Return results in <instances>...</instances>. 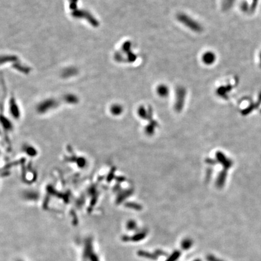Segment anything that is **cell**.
Here are the masks:
<instances>
[{
    "mask_svg": "<svg viewBox=\"0 0 261 261\" xmlns=\"http://www.w3.org/2000/svg\"><path fill=\"white\" fill-rule=\"evenodd\" d=\"M21 261V260H18V261Z\"/></svg>",
    "mask_w": 261,
    "mask_h": 261,
    "instance_id": "obj_7",
    "label": "cell"
},
{
    "mask_svg": "<svg viewBox=\"0 0 261 261\" xmlns=\"http://www.w3.org/2000/svg\"><path fill=\"white\" fill-rule=\"evenodd\" d=\"M157 93L159 96L166 97L169 93V88L165 84H160L157 86Z\"/></svg>",
    "mask_w": 261,
    "mask_h": 261,
    "instance_id": "obj_4",
    "label": "cell"
},
{
    "mask_svg": "<svg viewBox=\"0 0 261 261\" xmlns=\"http://www.w3.org/2000/svg\"><path fill=\"white\" fill-rule=\"evenodd\" d=\"M90 261H100L99 259L97 256V255H96V254L93 253L90 258Z\"/></svg>",
    "mask_w": 261,
    "mask_h": 261,
    "instance_id": "obj_5",
    "label": "cell"
},
{
    "mask_svg": "<svg viewBox=\"0 0 261 261\" xmlns=\"http://www.w3.org/2000/svg\"><path fill=\"white\" fill-rule=\"evenodd\" d=\"M177 19L179 22L183 24V25L185 26L192 31L196 33H199L203 31L202 26L186 13H180L178 14Z\"/></svg>",
    "mask_w": 261,
    "mask_h": 261,
    "instance_id": "obj_1",
    "label": "cell"
},
{
    "mask_svg": "<svg viewBox=\"0 0 261 261\" xmlns=\"http://www.w3.org/2000/svg\"><path fill=\"white\" fill-rule=\"evenodd\" d=\"M202 62L206 65L213 64L217 60V56L215 53L212 51H207L204 53L201 56Z\"/></svg>",
    "mask_w": 261,
    "mask_h": 261,
    "instance_id": "obj_2",
    "label": "cell"
},
{
    "mask_svg": "<svg viewBox=\"0 0 261 261\" xmlns=\"http://www.w3.org/2000/svg\"><path fill=\"white\" fill-rule=\"evenodd\" d=\"M259 63H260V65H261V52L259 53Z\"/></svg>",
    "mask_w": 261,
    "mask_h": 261,
    "instance_id": "obj_6",
    "label": "cell"
},
{
    "mask_svg": "<svg viewBox=\"0 0 261 261\" xmlns=\"http://www.w3.org/2000/svg\"><path fill=\"white\" fill-rule=\"evenodd\" d=\"M93 254V241L92 239L89 238H88L85 244L84 247V254H83V258L84 259H90V256Z\"/></svg>",
    "mask_w": 261,
    "mask_h": 261,
    "instance_id": "obj_3",
    "label": "cell"
}]
</instances>
